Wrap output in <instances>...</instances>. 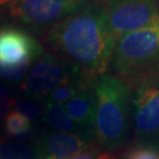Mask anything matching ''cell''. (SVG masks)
<instances>
[{
  "instance_id": "6da1fadb",
  "label": "cell",
  "mask_w": 159,
  "mask_h": 159,
  "mask_svg": "<svg viewBox=\"0 0 159 159\" xmlns=\"http://www.w3.org/2000/svg\"><path fill=\"white\" fill-rule=\"evenodd\" d=\"M45 40L54 55L91 78L106 74L117 38L100 0H91L80 11L54 24Z\"/></svg>"
},
{
  "instance_id": "7a4b0ae2",
  "label": "cell",
  "mask_w": 159,
  "mask_h": 159,
  "mask_svg": "<svg viewBox=\"0 0 159 159\" xmlns=\"http://www.w3.org/2000/svg\"><path fill=\"white\" fill-rule=\"evenodd\" d=\"M96 98L94 136L106 149L122 146L129 134L131 89L112 74H102L94 83Z\"/></svg>"
},
{
  "instance_id": "3957f363",
  "label": "cell",
  "mask_w": 159,
  "mask_h": 159,
  "mask_svg": "<svg viewBox=\"0 0 159 159\" xmlns=\"http://www.w3.org/2000/svg\"><path fill=\"white\" fill-rule=\"evenodd\" d=\"M109 70L130 89L159 75V12L151 25L117 39Z\"/></svg>"
},
{
  "instance_id": "277c9868",
  "label": "cell",
  "mask_w": 159,
  "mask_h": 159,
  "mask_svg": "<svg viewBox=\"0 0 159 159\" xmlns=\"http://www.w3.org/2000/svg\"><path fill=\"white\" fill-rule=\"evenodd\" d=\"M130 89L135 136L141 144L159 147V75Z\"/></svg>"
},
{
  "instance_id": "5b68a950",
  "label": "cell",
  "mask_w": 159,
  "mask_h": 159,
  "mask_svg": "<svg viewBox=\"0 0 159 159\" xmlns=\"http://www.w3.org/2000/svg\"><path fill=\"white\" fill-rule=\"evenodd\" d=\"M42 53V46L24 31L0 29V77L9 80L21 78L30 64Z\"/></svg>"
},
{
  "instance_id": "8992f818",
  "label": "cell",
  "mask_w": 159,
  "mask_h": 159,
  "mask_svg": "<svg viewBox=\"0 0 159 159\" xmlns=\"http://www.w3.org/2000/svg\"><path fill=\"white\" fill-rule=\"evenodd\" d=\"M81 75L85 74L61 57L54 53L43 52L34 61L21 89L29 98L40 100L48 97L58 86Z\"/></svg>"
},
{
  "instance_id": "52a82bcc",
  "label": "cell",
  "mask_w": 159,
  "mask_h": 159,
  "mask_svg": "<svg viewBox=\"0 0 159 159\" xmlns=\"http://www.w3.org/2000/svg\"><path fill=\"white\" fill-rule=\"evenodd\" d=\"M116 38L146 28L159 12V0H100Z\"/></svg>"
},
{
  "instance_id": "ba28073f",
  "label": "cell",
  "mask_w": 159,
  "mask_h": 159,
  "mask_svg": "<svg viewBox=\"0 0 159 159\" xmlns=\"http://www.w3.org/2000/svg\"><path fill=\"white\" fill-rule=\"evenodd\" d=\"M91 0H12L9 13L16 21L48 27L80 11Z\"/></svg>"
},
{
  "instance_id": "9c48e42d",
  "label": "cell",
  "mask_w": 159,
  "mask_h": 159,
  "mask_svg": "<svg viewBox=\"0 0 159 159\" xmlns=\"http://www.w3.org/2000/svg\"><path fill=\"white\" fill-rule=\"evenodd\" d=\"M90 141L84 134L53 131L42 138L35 154L38 159H70L89 148Z\"/></svg>"
},
{
  "instance_id": "30bf717a",
  "label": "cell",
  "mask_w": 159,
  "mask_h": 159,
  "mask_svg": "<svg viewBox=\"0 0 159 159\" xmlns=\"http://www.w3.org/2000/svg\"><path fill=\"white\" fill-rule=\"evenodd\" d=\"M66 112L87 134L92 137L95 125L96 98L94 84L80 90L72 100L63 105Z\"/></svg>"
},
{
  "instance_id": "8fae6325",
  "label": "cell",
  "mask_w": 159,
  "mask_h": 159,
  "mask_svg": "<svg viewBox=\"0 0 159 159\" xmlns=\"http://www.w3.org/2000/svg\"><path fill=\"white\" fill-rule=\"evenodd\" d=\"M42 119L49 126H51L56 131L80 134L91 138L89 134H87L79 125L74 122L72 118L66 112L64 106L61 104L47 102Z\"/></svg>"
},
{
  "instance_id": "7c38bea8",
  "label": "cell",
  "mask_w": 159,
  "mask_h": 159,
  "mask_svg": "<svg viewBox=\"0 0 159 159\" xmlns=\"http://www.w3.org/2000/svg\"><path fill=\"white\" fill-rule=\"evenodd\" d=\"M5 128L8 136L15 140L25 142L31 137V123L30 120L19 113L18 111H11L5 117Z\"/></svg>"
},
{
  "instance_id": "4fadbf2b",
  "label": "cell",
  "mask_w": 159,
  "mask_h": 159,
  "mask_svg": "<svg viewBox=\"0 0 159 159\" xmlns=\"http://www.w3.org/2000/svg\"><path fill=\"white\" fill-rule=\"evenodd\" d=\"M0 159H38L35 152L15 143H0Z\"/></svg>"
},
{
  "instance_id": "5bb4252c",
  "label": "cell",
  "mask_w": 159,
  "mask_h": 159,
  "mask_svg": "<svg viewBox=\"0 0 159 159\" xmlns=\"http://www.w3.org/2000/svg\"><path fill=\"white\" fill-rule=\"evenodd\" d=\"M124 159H159V147L140 144L131 149Z\"/></svg>"
},
{
  "instance_id": "9a60e30c",
  "label": "cell",
  "mask_w": 159,
  "mask_h": 159,
  "mask_svg": "<svg viewBox=\"0 0 159 159\" xmlns=\"http://www.w3.org/2000/svg\"><path fill=\"white\" fill-rule=\"evenodd\" d=\"M16 111H18L19 113H21L22 115L27 118L29 120H33L38 118L42 113V107L40 103L35 102V101L32 100H20L18 103H17L16 106Z\"/></svg>"
},
{
  "instance_id": "2e32d148",
  "label": "cell",
  "mask_w": 159,
  "mask_h": 159,
  "mask_svg": "<svg viewBox=\"0 0 159 159\" xmlns=\"http://www.w3.org/2000/svg\"><path fill=\"white\" fill-rule=\"evenodd\" d=\"M70 159H115V157L109 153L99 152L96 148L90 146L88 149L77 154L76 156L72 157Z\"/></svg>"
},
{
  "instance_id": "e0dca14e",
  "label": "cell",
  "mask_w": 159,
  "mask_h": 159,
  "mask_svg": "<svg viewBox=\"0 0 159 159\" xmlns=\"http://www.w3.org/2000/svg\"><path fill=\"white\" fill-rule=\"evenodd\" d=\"M12 104L11 94L4 87L0 86V119L8 112Z\"/></svg>"
},
{
  "instance_id": "ac0fdd59",
  "label": "cell",
  "mask_w": 159,
  "mask_h": 159,
  "mask_svg": "<svg viewBox=\"0 0 159 159\" xmlns=\"http://www.w3.org/2000/svg\"><path fill=\"white\" fill-rule=\"evenodd\" d=\"M12 0H0V5H2V4H6V3H8V2H11Z\"/></svg>"
}]
</instances>
